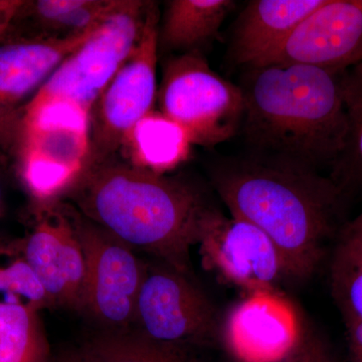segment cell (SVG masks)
<instances>
[{
	"mask_svg": "<svg viewBox=\"0 0 362 362\" xmlns=\"http://www.w3.org/2000/svg\"><path fill=\"white\" fill-rule=\"evenodd\" d=\"M285 362H338L329 343L312 327L305 328L297 349Z\"/></svg>",
	"mask_w": 362,
	"mask_h": 362,
	"instance_id": "603a6c76",
	"label": "cell"
},
{
	"mask_svg": "<svg viewBox=\"0 0 362 362\" xmlns=\"http://www.w3.org/2000/svg\"><path fill=\"white\" fill-rule=\"evenodd\" d=\"M352 362H362V321L344 323Z\"/></svg>",
	"mask_w": 362,
	"mask_h": 362,
	"instance_id": "484cf974",
	"label": "cell"
},
{
	"mask_svg": "<svg viewBox=\"0 0 362 362\" xmlns=\"http://www.w3.org/2000/svg\"><path fill=\"white\" fill-rule=\"evenodd\" d=\"M86 218L130 247L187 275L190 247L221 211L194 183L132 165L120 157L86 169L65 194Z\"/></svg>",
	"mask_w": 362,
	"mask_h": 362,
	"instance_id": "7a4b0ae2",
	"label": "cell"
},
{
	"mask_svg": "<svg viewBox=\"0 0 362 362\" xmlns=\"http://www.w3.org/2000/svg\"><path fill=\"white\" fill-rule=\"evenodd\" d=\"M304 331L296 309L280 292L247 294L221 325L223 343L238 362H285Z\"/></svg>",
	"mask_w": 362,
	"mask_h": 362,
	"instance_id": "7c38bea8",
	"label": "cell"
},
{
	"mask_svg": "<svg viewBox=\"0 0 362 362\" xmlns=\"http://www.w3.org/2000/svg\"><path fill=\"white\" fill-rule=\"evenodd\" d=\"M90 114L62 101L28 103L13 158L30 194L44 204L63 197L87 168Z\"/></svg>",
	"mask_w": 362,
	"mask_h": 362,
	"instance_id": "277c9868",
	"label": "cell"
},
{
	"mask_svg": "<svg viewBox=\"0 0 362 362\" xmlns=\"http://www.w3.org/2000/svg\"><path fill=\"white\" fill-rule=\"evenodd\" d=\"M157 101L158 111L180 126L192 145L213 148L239 134L242 90L216 74L202 52L166 61Z\"/></svg>",
	"mask_w": 362,
	"mask_h": 362,
	"instance_id": "5b68a950",
	"label": "cell"
},
{
	"mask_svg": "<svg viewBox=\"0 0 362 362\" xmlns=\"http://www.w3.org/2000/svg\"><path fill=\"white\" fill-rule=\"evenodd\" d=\"M361 63L362 0H325L252 68L284 64L342 71Z\"/></svg>",
	"mask_w": 362,
	"mask_h": 362,
	"instance_id": "8fae6325",
	"label": "cell"
},
{
	"mask_svg": "<svg viewBox=\"0 0 362 362\" xmlns=\"http://www.w3.org/2000/svg\"><path fill=\"white\" fill-rule=\"evenodd\" d=\"M343 71L303 65L246 69L240 77L245 156L318 171L344 146Z\"/></svg>",
	"mask_w": 362,
	"mask_h": 362,
	"instance_id": "3957f363",
	"label": "cell"
},
{
	"mask_svg": "<svg viewBox=\"0 0 362 362\" xmlns=\"http://www.w3.org/2000/svg\"><path fill=\"white\" fill-rule=\"evenodd\" d=\"M235 6L232 0L168 1L159 25V52H202L216 39L223 21Z\"/></svg>",
	"mask_w": 362,
	"mask_h": 362,
	"instance_id": "9a60e30c",
	"label": "cell"
},
{
	"mask_svg": "<svg viewBox=\"0 0 362 362\" xmlns=\"http://www.w3.org/2000/svg\"><path fill=\"white\" fill-rule=\"evenodd\" d=\"M329 286L344 323L362 321V265L337 247L330 259Z\"/></svg>",
	"mask_w": 362,
	"mask_h": 362,
	"instance_id": "44dd1931",
	"label": "cell"
},
{
	"mask_svg": "<svg viewBox=\"0 0 362 362\" xmlns=\"http://www.w3.org/2000/svg\"><path fill=\"white\" fill-rule=\"evenodd\" d=\"M192 146L180 126L161 112L152 110L128 136L119 157L137 168L164 175L187 160Z\"/></svg>",
	"mask_w": 362,
	"mask_h": 362,
	"instance_id": "2e32d148",
	"label": "cell"
},
{
	"mask_svg": "<svg viewBox=\"0 0 362 362\" xmlns=\"http://www.w3.org/2000/svg\"><path fill=\"white\" fill-rule=\"evenodd\" d=\"M76 362H197L180 345L144 335L109 334L88 343Z\"/></svg>",
	"mask_w": 362,
	"mask_h": 362,
	"instance_id": "ffe728a7",
	"label": "cell"
},
{
	"mask_svg": "<svg viewBox=\"0 0 362 362\" xmlns=\"http://www.w3.org/2000/svg\"><path fill=\"white\" fill-rule=\"evenodd\" d=\"M25 4L21 0H0V37L16 25Z\"/></svg>",
	"mask_w": 362,
	"mask_h": 362,
	"instance_id": "d4e9b609",
	"label": "cell"
},
{
	"mask_svg": "<svg viewBox=\"0 0 362 362\" xmlns=\"http://www.w3.org/2000/svg\"><path fill=\"white\" fill-rule=\"evenodd\" d=\"M0 163L4 164V163H2L1 159H0Z\"/></svg>",
	"mask_w": 362,
	"mask_h": 362,
	"instance_id": "f1b7e54d",
	"label": "cell"
},
{
	"mask_svg": "<svg viewBox=\"0 0 362 362\" xmlns=\"http://www.w3.org/2000/svg\"><path fill=\"white\" fill-rule=\"evenodd\" d=\"M4 192L2 187L1 180H0V216L4 213Z\"/></svg>",
	"mask_w": 362,
	"mask_h": 362,
	"instance_id": "4316f807",
	"label": "cell"
},
{
	"mask_svg": "<svg viewBox=\"0 0 362 362\" xmlns=\"http://www.w3.org/2000/svg\"><path fill=\"white\" fill-rule=\"evenodd\" d=\"M28 240L25 259L39 279L49 303L65 305L64 239L71 221L59 211L47 209Z\"/></svg>",
	"mask_w": 362,
	"mask_h": 362,
	"instance_id": "ac0fdd59",
	"label": "cell"
},
{
	"mask_svg": "<svg viewBox=\"0 0 362 362\" xmlns=\"http://www.w3.org/2000/svg\"><path fill=\"white\" fill-rule=\"evenodd\" d=\"M158 30L159 11L156 2H150L137 44L90 111L86 169L119 157L135 126L154 110Z\"/></svg>",
	"mask_w": 362,
	"mask_h": 362,
	"instance_id": "52a82bcc",
	"label": "cell"
},
{
	"mask_svg": "<svg viewBox=\"0 0 362 362\" xmlns=\"http://www.w3.org/2000/svg\"><path fill=\"white\" fill-rule=\"evenodd\" d=\"M73 221L85 258L83 307L109 325H127L147 270L132 247L101 226L80 216Z\"/></svg>",
	"mask_w": 362,
	"mask_h": 362,
	"instance_id": "30bf717a",
	"label": "cell"
},
{
	"mask_svg": "<svg viewBox=\"0 0 362 362\" xmlns=\"http://www.w3.org/2000/svg\"><path fill=\"white\" fill-rule=\"evenodd\" d=\"M199 245L207 266L247 294L279 292L288 280L277 247L249 221L221 214Z\"/></svg>",
	"mask_w": 362,
	"mask_h": 362,
	"instance_id": "4fadbf2b",
	"label": "cell"
},
{
	"mask_svg": "<svg viewBox=\"0 0 362 362\" xmlns=\"http://www.w3.org/2000/svg\"><path fill=\"white\" fill-rule=\"evenodd\" d=\"M0 295H6V303L28 304L37 310L49 303L47 293L25 258L0 265Z\"/></svg>",
	"mask_w": 362,
	"mask_h": 362,
	"instance_id": "7402d4cb",
	"label": "cell"
},
{
	"mask_svg": "<svg viewBox=\"0 0 362 362\" xmlns=\"http://www.w3.org/2000/svg\"><path fill=\"white\" fill-rule=\"evenodd\" d=\"M150 2L119 0L89 39L59 64L30 103L66 102L90 114L137 44Z\"/></svg>",
	"mask_w": 362,
	"mask_h": 362,
	"instance_id": "8992f818",
	"label": "cell"
},
{
	"mask_svg": "<svg viewBox=\"0 0 362 362\" xmlns=\"http://www.w3.org/2000/svg\"><path fill=\"white\" fill-rule=\"evenodd\" d=\"M66 362H76V361H74V359H70V361H66Z\"/></svg>",
	"mask_w": 362,
	"mask_h": 362,
	"instance_id": "83f0119b",
	"label": "cell"
},
{
	"mask_svg": "<svg viewBox=\"0 0 362 362\" xmlns=\"http://www.w3.org/2000/svg\"><path fill=\"white\" fill-rule=\"evenodd\" d=\"M135 320L142 335L168 344H204L221 335L218 311L187 275L169 266L146 271Z\"/></svg>",
	"mask_w": 362,
	"mask_h": 362,
	"instance_id": "9c48e42d",
	"label": "cell"
},
{
	"mask_svg": "<svg viewBox=\"0 0 362 362\" xmlns=\"http://www.w3.org/2000/svg\"><path fill=\"white\" fill-rule=\"evenodd\" d=\"M325 0H254L238 16L228 49L235 66H256Z\"/></svg>",
	"mask_w": 362,
	"mask_h": 362,
	"instance_id": "5bb4252c",
	"label": "cell"
},
{
	"mask_svg": "<svg viewBox=\"0 0 362 362\" xmlns=\"http://www.w3.org/2000/svg\"><path fill=\"white\" fill-rule=\"evenodd\" d=\"M335 247L362 265V213L344 223L335 240Z\"/></svg>",
	"mask_w": 362,
	"mask_h": 362,
	"instance_id": "cb8c5ba5",
	"label": "cell"
},
{
	"mask_svg": "<svg viewBox=\"0 0 362 362\" xmlns=\"http://www.w3.org/2000/svg\"><path fill=\"white\" fill-rule=\"evenodd\" d=\"M341 87L346 137L328 176L350 204L362 201V63L343 71Z\"/></svg>",
	"mask_w": 362,
	"mask_h": 362,
	"instance_id": "e0dca14e",
	"label": "cell"
},
{
	"mask_svg": "<svg viewBox=\"0 0 362 362\" xmlns=\"http://www.w3.org/2000/svg\"><path fill=\"white\" fill-rule=\"evenodd\" d=\"M97 28L64 39L21 33L13 28L0 37V159L2 163L6 164L13 158L18 127L26 105L59 64L84 44Z\"/></svg>",
	"mask_w": 362,
	"mask_h": 362,
	"instance_id": "ba28073f",
	"label": "cell"
},
{
	"mask_svg": "<svg viewBox=\"0 0 362 362\" xmlns=\"http://www.w3.org/2000/svg\"><path fill=\"white\" fill-rule=\"evenodd\" d=\"M211 178L230 216L270 238L294 282L313 277L347 221L349 202L318 171L244 154L218 159Z\"/></svg>",
	"mask_w": 362,
	"mask_h": 362,
	"instance_id": "6da1fadb",
	"label": "cell"
},
{
	"mask_svg": "<svg viewBox=\"0 0 362 362\" xmlns=\"http://www.w3.org/2000/svg\"><path fill=\"white\" fill-rule=\"evenodd\" d=\"M37 312L30 305L0 302V362H49Z\"/></svg>",
	"mask_w": 362,
	"mask_h": 362,
	"instance_id": "d6986e66",
	"label": "cell"
}]
</instances>
